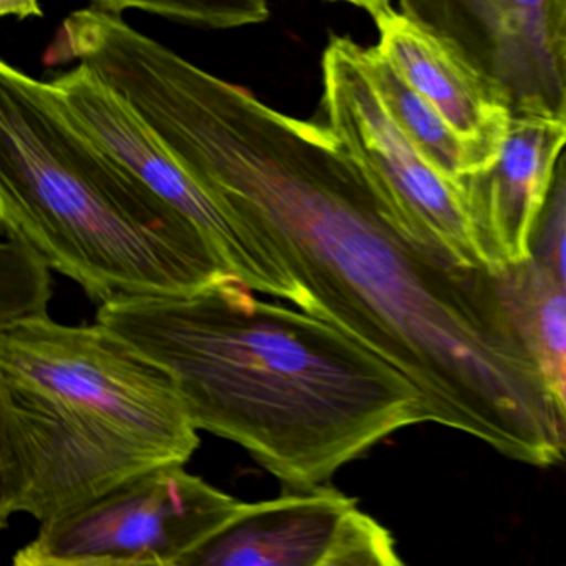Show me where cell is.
Wrapping results in <instances>:
<instances>
[{"label":"cell","mask_w":566,"mask_h":566,"mask_svg":"<svg viewBox=\"0 0 566 566\" xmlns=\"http://www.w3.org/2000/svg\"><path fill=\"white\" fill-rule=\"evenodd\" d=\"M237 277L191 296L125 297L97 323L174 376L198 430L243 447L284 490L327 485L390 433L433 422L399 369Z\"/></svg>","instance_id":"1"},{"label":"cell","mask_w":566,"mask_h":566,"mask_svg":"<svg viewBox=\"0 0 566 566\" xmlns=\"http://www.w3.org/2000/svg\"><path fill=\"white\" fill-rule=\"evenodd\" d=\"M200 446L174 376L95 323L0 326V522H39Z\"/></svg>","instance_id":"2"},{"label":"cell","mask_w":566,"mask_h":566,"mask_svg":"<svg viewBox=\"0 0 566 566\" xmlns=\"http://www.w3.org/2000/svg\"><path fill=\"white\" fill-rule=\"evenodd\" d=\"M0 224L98 306L191 296L237 277L190 218L71 120L48 81L8 62L0 64Z\"/></svg>","instance_id":"3"},{"label":"cell","mask_w":566,"mask_h":566,"mask_svg":"<svg viewBox=\"0 0 566 566\" xmlns=\"http://www.w3.org/2000/svg\"><path fill=\"white\" fill-rule=\"evenodd\" d=\"M243 505L181 463L157 467L44 520L12 562L15 566H180Z\"/></svg>","instance_id":"4"},{"label":"cell","mask_w":566,"mask_h":566,"mask_svg":"<svg viewBox=\"0 0 566 566\" xmlns=\"http://www.w3.org/2000/svg\"><path fill=\"white\" fill-rule=\"evenodd\" d=\"M360 49L347 35H333L324 51V125L419 237L462 266L500 273L503 268L480 237L462 181L433 167L397 127L364 67Z\"/></svg>","instance_id":"5"},{"label":"cell","mask_w":566,"mask_h":566,"mask_svg":"<svg viewBox=\"0 0 566 566\" xmlns=\"http://www.w3.org/2000/svg\"><path fill=\"white\" fill-rule=\"evenodd\" d=\"M48 84L87 137L197 224L241 283L256 293L291 301L311 314L310 296L280 258L188 174L150 125L92 69L75 65Z\"/></svg>","instance_id":"6"},{"label":"cell","mask_w":566,"mask_h":566,"mask_svg":"<svg viewBox=\"0 0 566 566\" xmlns=\"http://www.w3.org/2000/svg\"><path fill=\"white\" fill-rule=\"evenodd\" d=\"M389 530L331 486L244 503L180 566H400Z\"/></svg>","instance_id":"7"},{"label":"cell","mask_w":566,"mask_h":566,"mask_svg":"<svg viewBox=\"0 0 566 566\" xmlns=\"http://www.w3.org/2000/svg\"><path fill=\"white\" fill-rule=\"evenodd\" d=\"M509 102L512 115L566 117V78L549 38L548 0H399Z\"/></svg>","instance_id":"8"},{"label":"cell","mask_w":566,"mask_h":566,"mask_svg":"<svg viewBox=\"0 0 566 566\" xmlns=\"http://www.w3.org/2000/svg\"><path fill=\"white\" fill-rule=\"evenodd\" d=\"M374 22L379 31L377 51L449 122L470 151L475 171L495 164L512 122L502 92L409 15L389 8Z\"/></svg>","instance_id":"9"},{"label":"cell","mask_w":566,"mask_h":566,"mask_svg":"<svg viewBox=\"0 0 566 566\" xmlns=\"http://www.w3.org/2000/svg\"><path fill=\"white\" fill-rule=\"evenodd\" d=\"M566 150V117L512 115L495 164L462 178L470 211L500 266L530 258L536 218Z\"/></svg>","instance_id":"10"},{"label":"cell","mask_w":566,"mask_h":566,"mask_svg":"<svg viewBox=\"0 0 566 566\" xmlns=\"http://www.w3.org/2000/svg\"><path fill=\"white\" fill-rule=\"evenodd\" d=\"M499 277L566 433V290L532 258L503 268Z\"/></svg>","instance_id":"11"},{"label":"cell","mask_w":566,"mask_h":566,"mask_svg":"<svg viewBox=\"0 0 566 566\" xmlns=\"http://www.w3.org/2000/svg\"><path fill=\"white\" fill-rule=\"evenodd\" d=\"M360 59L387 111L413 147L453 180L473 174L475 165L457 132L400 77L376 45L360 49Z\"/></svg>","instance_id":"12"},{"label":"cell","mask_w":566,"mask_h":566,"mask_svg":"<svg viewBox=\"0 0 566 566\" xmlns=\"http://www.w3.org/2000/svg\"><path fill=\"white\" fill-rule=\"evenodd\" d=\"M0 326L48 316L51 264L11 228L0 224Z\"/></svg>","instance_id":"13"},{"label":"cell","mask_w":566,"mask_h":566,"mask_svg":"<svg viewBox=\"0 0 566 566\" xmlns=\"http://www.w3.org/2000/svg\"><path fill=\"white\" fill-rule=\"evenodd\" d=\"M92 8L120 15L128 9L150 12L178 24L208 31L261 24L270 18V0H91Z\"/></svg>","instance_id":"14"},{"label":"cell","mask_w":566,"mask_h":566,"mask_svg":"<svg viewBox=\"0 0 566 566\" xmlns=\"http://www.w3.org/2000/svg\"><path fill=\"white\" fill-rule=\"evenodd\" d=\"M530 258L566 290V150L530 240Z\"/></svg>","instance_id":"15"},{"label":"cell","mask_w":566,"mask_h":566,"mask_svg":"<svg viewBox=\"0 0 566 566\" xmlns=\"http://www.w3.org/2000/svg\"><path fill=\"white\" fill-rule=\"evenodd\" d=\"M549 38L566 78V0H548Z\"/></svg>","instance_id":"16"},{"label":"cell","mask_w":566,"mask_h":566,"mask_svg":"<svg viewBox=\"0 0 566 566\" xmlns=\"http://www.w3.org/2000/svg\"><path fill=\"white\" fill-rule=\"evenodd\" d=\"M0 15L2 18L14 15L24 21V19L42 18L44 11L39 0H0Z\"/></svg>","instance_id":"17"},{"label":"cell","mask_w":566,"mask_h":566,"mask_svg":"<svg viewBox=\"0 0 566 566\" xmlns=\"http://www.w3.org/2000/svg\"><path fill=\"white\" fill-rule=\"evenodd\" d=\"M331 2H346V4L354 6V8L363 9L373 19L382 14L386 9L392 8L390 0H331Z\"/></svg>","instance_id":"18"}]
</instances>
